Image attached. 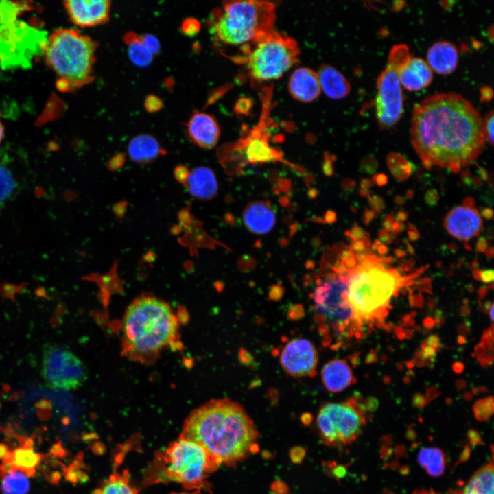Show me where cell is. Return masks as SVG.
I'll list each match as a JSON object with an SVG mask.
<instances>
[{
  "label": "cell",
  "instance_id": "6da1fadb",
  "mask_svg": "<svg viewBox=\"0 0 494 494\" xmlns=\"http://www.w3.org/2000/svg\"><path fill=\"white\" fill-rule=\"evenodd\" d=\"M411 140L426 168L438 165L454 172L476 159L486 141L479 112L454 93L434 94L415 105Z\"/></svg>",
  "mask_w": 494,
  "mask_h": 494
},
{
  "label": "cell",
  "instance_id": "7a4b0ae2",
  "mask_svg": "<svg viewBox=\"0 0 494 494\" xmlns=\"http://www.w3.org/2000/svg\"><path fill=\"white\" fill-rule=\"evenodd\" d=\"M258 436L244 408L226 398L210 400L193 410L180 434L202 446L227 467L236 465L252 453Z\"/></svg>",
  "mask_w": 494,
  "mask_h": 494
},
{
  "label": "cell",
  "instance_id": "3957f363",
  "mask_svg": "<svg viewBox=\"0 0 494 494\" xmlns=\"http://www.w3.org/2000/svg\"><path fill=\"white\" fill-rule=\"evenodd\" d=\"M179 322L169 303L143 295L127 307L122 320L121 351L128 359L149 364L174 343Z\"/></svg>",
  "mask_w": 494,
  "mask_h": 494
},
{
  "label": "cell",
  "instance_id": "277c9868",
  "mask_svg": "<svg viewBox=\"0 0 494 494\" xmlns=\"http://www.w3.org/2000/svg\"><path fill=\"white\" fill-rule=\"evenodd\" d=\"M375 255H365L348 274V302L357 327L387 314L392 298L408 280Z\"/></svg>",
  "mask_w": 494,
  "mask_h": 494
},
{
  "label": "cell",
  "instance_id": "5b68a950",
  "mask_svg": "<svg viewBox=\"0 0 494 494\" xmlns=\"http://www.w3.org/2000/svg\"><path fill=\"white\" fill-rule=\"evenodd\" d=\"M221 464L198 443L179 437L157 451L144 471L141 484L178 483L187 491L207 490V479Z\"/></svg>",
  "mask_w": 494,
  "mask_h": 494
},
{
  "label": "cell",
  "instance_id": "8992f818",
  "mask_svg": "<svg viewBox=\"0 0 494 494\" xmlns=\"http://www.w3.org/2000/svg\"><path fill=\"white\" fill-rule=\"evenodd\" d=\"M274 3L265 1H229L214 10L211 30L217 40L237 47L231 59L237 60L249 47L274 30L276 19Z\"/></svg>",
  "mask_w": 494,
  "mask_h": 494
},
{
  "label": "cell",
  "instance_id": "52a82bcc",
  "mask_svg": "<svg viewBox=\"0 0 494 494\" xmlns=\"http://www.w3.org/2000/svg\"><path fill=\"white\" fill-rule=\"evenodd\" d=\"M97 43L76 29L60 28L49 36L43 47L46 64L59 76L62 91L80 88L94 79Z\"/></svg>",
  "mask_w": 494,
  "mask_h": 494
},
{
  "label": "cell",
  "instance_id": "ba28073f",
  "mask_svg": "<svg viewBox=\"0 0 494 494\" xmlns=\"http://www.w3.org/2000/svg\"><path fill=\"white\" fill-rule=\"evenodd\" d=\"M299 54L293 38L274 30L252 44L236 62L246 66L252 80L268 81L290 69L298 62Z\"/></svg>",
  "mask_w": 494,
  "mask_h": 494
},
{
  "label": "cell",
  "instance_id": "9c48e42d",
  "mask_svg": "<svg viewBox=\"0 0 494 494\" xmlns=\"http://www.w3.org/2000/svg\"><path fill=\"white\" fill-rule=\"evenodd\" d=\"M410 57L406 45H394L390 51L386 68L377 78L376 116L382 129L392 128L401 117L403 94L399 71Z\"/></svg>",
  "mask_w": 494,
  "mask_h": 494
},
{
  "label": "cell",
  "instance_id": "30bf717a",
  "mask_svg": "<svg viewBox=\"0 0 494 494\" xmlns=\"http://www.w3.org/2000/svg\"><path fill=\"white\" fill-rule=\"evenodd\" d=\"M366 423L364 412L355 401L329 403L319 410L316 425L325 445H348L360 436Z\"/></svg>",
  "mask_w": 494,
  "mask_h": 494
},
{
  "label": "cell",
  "instance_id": "8fae6325",
  "mask_svg": "<svg viewBox=\"0 0 494 494\" xmlns=\"http://www.w3.org/2000/svg\"><path fill=\"white\" fill-rule=\"evenodd\" d=\"M348 274L333 270L318 282L313 293L318 318L340 332L357 327L347 299Z\"/></svg>",
  "mask_w": 494,
  "mask_h": 494
},
{
  "label": "cell",
  "instance_id": "7c38bea8",
  "mask_svg": "<svg viewBox=\"0 0 494 494\" xmlns=\"http://www.w3.org/2000/svg\"><path fill=\"white\" fill-rule=\"evenodd\" d=\"M217 155L225 171L230 174H242L248 165L284 161L283 154L270 145L269 137L260 125L235 143L221 147Z\"/></svg>",
  "mask_w": 494,
  "mask_h": 494
},
{
  "label": "cell",
  "instance_id": "4fadbf2b",
  "mask_svg": "<svg viewBox=\"0 0 494 494\" xmlns=\"http://www.w3.org/2000/svg\"><path fill=\"white\" fill-rule=\"evenodd\" d=\"M41 375L45 384L59 390H76L87 379L82 361L66 346L47 343L42 351Z\"/></svg>",
  "mask_w": 494,
  "mask_h": 494
},
{
  "label": "cell",
  "instance_id": "5bb4252c",
  "mask_svg": "<svg viewBox=\"0 0 494 494\" xmlns=\"http://www.w3.org/2000/svg\"><path fill=\"white\" fill-rule=\"evenodd\" d=\"M284 370L293 377H313L318 364L317 351L308 340L295 338L288 342L280 355Z\"/></svg>",
  "mask_w": 494,
  "mask_h": 494
},
{
  "label": "cell",
  "instance_id": "9a60e30c",
  "mask_svg": "<svg viewBox=\"0 0 494 494\" xmlns=\"http://www.w3.org/2000/svg\"><path fill=\"white\" fill-rule=\"evenodd\" d=\"M71 21L81 27L106 23L110 17V1L108 0H75L64 1Z\"/></svg>",
  "mask_w": 494,
  "mask_h": 494
},
{
  "label": "cell",
  "instance_id": "2e32d148",
  "mask_svg": "<svg viewBox=\"0 0 494 494\" xmlns=\"http://www.w3.org/2000/svg\"><path fill=\"white\" fill-rule=\"evenodd\" d=\"M482 225V219L478 210L471 207H456L450 211L445 219V228L448 233L462 241L477 236Z\"/></svg>",
  "mask_w": 494,
  "mask_h": 494
},
{
  "label": "cell",
  "instance_id": "e0dca14e",
  "mask_svg": "<svg viewBox=\"0 0 494 494\" xmlns=\"http://www.w3.org/2000/svg\"><path fill=\"white\" fill-rule=\"evenodd\" d=\"M189 137L197 145L211 149L216 145L220 135V126L211 115L194 112L187 123Z\"/></svg>",
  "mask_w": 494,
  "mask_h": 494
},
{
  "label": "cell",
  "instance_id": "ac0fdd59",
  "mask_svg": "<svg viewBox=\"0 0 494 494\" xmlns=\"http://www.w3.org/2000/svg\"><path fill=\"white\" fill-rule=\"evenodd\" d=\"M242 220L249 231L256 235H265L273 229L276 215L269 202L256 200L246 205Z\"/></svg>",
  "mask_w": 494,
  "mask_h": 494
},
{
  "label": "cell",
  "instance_id": "d6986e66",
  "mask_svg": "<svg viewBox=\"0 0 494 494\" xmlns=\"http://www.w3.org/2000/svg\"><path fill=\"white\" fill-rule=\"evenodd\" d=\"M288 90L292 97L302 102H311L321 93L317 73L306 67L295 69L288 81Z\"/></svg>",
  "mask_w": 494,
  "mask_h": 494
},
{
  "label": "cell",
  "instance_id": "ffe728a7",
  "mask_svg": "<svg viewBox=\"0 0 494 494\" xmlns=\"http://www.w3.org/2000/svg\"><path fill=\"white\" fill-rule=\"evenodd\" d=\"M399 78L400 83L408 90L419 91L430 84L433 73L423 59L411 56L401 67Z\"/></svg>",
  "mask_w": 494,
  "mask_h": 494
},
{
  "label": "cell",
  "instance_id": "44dd1931",
  "mask_svg": "<svg viewBox=\"0 0 494 494\" xmlns=\"http://www.w3.org/2000/svg\"><path fill=\"white\" fill-rule=\"evenodd\" d=\"M21 187V176L14 157L5 150H0V209L16 196Z\"/></svg>",
  "mask_w": 494,
  "mask_h": 494
},
{
  "label": "cell",
  "instance_id": "7402d4cb",
  "mask_svg": "<svg viewBox=\"0 0 494 494\" xmlns=\"http://www.w3.org/2000/svg\"><path fill=\"white\" fill-rule=\"evenodd\" d=\"M428 65L440 75H448L456 69L458 53L454 44L448 41H438L427 51Z\"/></svg>",
  "mask_w": 494,
  "mask_h": 494
},
{
  "label": "cell",
  "instance_id": "603a6c76",
  "mask_svg": "<svg viewBox=\"0 0 494 494\" xmlns=\"http://www.w3.org/2000/svg\"><path fill=\"white\" fill-rule=\"evenodd\" d=\"M185 183L190 193L201 200H210L218 190L215 174L210 168L200 166L189 172Z\"/></svg>",
  "mask_w": 494,
  "mask_h": 494
},
{
  "label": "cell",
  "instance_id": "cb8c5ba5",
  "mask_svg": "<svg viewBox=\"0 0 494 494\" xmlns=\"http://www.w3.org/2000/svg\"><path fill=\"white\" fill-rule=\"evenodd\" d=\"M321 375L325 388L332 392L345 390L354 381L350 366L346 361L340 359H333L325 364Z\"/></svg>",
  "mask_w": 494,
  "mask_h": 494
},
{
  "label": "cell",
  "instance_id": "d4e9b609",
  "mask_svg": "<svg viewBox=\"0 0 494 494\" xmlns=\"http://www.w3.org/2000/svg\"><path fill=\"white\" fill-rule=\"evenodd\" d=\"M43 456L35 451L32 439H24L21 446L10 450L2 460L9 463L16 469L29 477H33L40 464Z\"/></svg>",
  "mask_w": 494,
  "mask_h": 494
},
{
  "label": "cell",
  "instance_id": "484cf974",
  "mask_svg": "<svg viewBox=\"0 0 494 494\" xmlns=\"http://www.w3.org/2000/svg\"><path fill=\"white\" fill-rule=\"evenodd\" d=\"M321 91L329 98L340 99L346 97L351 86L345 76L333 66L325 64L317 73Z\"/></svg>",
  "mask_w": 494,
  "mask_h": 494
},
{
  "label": "cell",
  "instance_id": "4316f807",
  "mask_svg": "<svg viewBox=\"0 0 494 494\" xmlns=\"http://www.w3.org/2000/svg\"><path fill=\"white\" fill-rule=\"evenodd\" d=\"M128 152L132 161L137 163L145 164L156 159L164 153V150L153 136L142 134L130 140L128 146Z\"/></svg>",
  "mask_w": 494,
  "mask_h": 494
},
{
  "label": "cell",
  "instance_id": "83f0119b",
  "mask_svg": "<svg viewBox=\"0 0 494 494\" xmlns=\"http://www.w3.org/2000/svg\"><path fill=\"white\" fill-rule=\"evenodd\" d=\"M139 490L132 482L128 469H115L92 494H139Z\"/></svg>",
  "mask_w": 494,
  "mask_h": 494
},
{
  "label": "cell",
  "instance_id": "f1b7e54d",
  "mask_svg": "<svg viewBox=\"0 0 494 494\" xmlns=\"http://www.w3.org/2000/svg\"><path fill=\"white\" fill-rule=\"evenodd\" d=\"M494 475L492 462L480 468L469 480L462 494H494Z\"/></svg>",
  "mask_w": 494,
  "mask_h": 494
},
{
  "label": "cell",
  "instance_id": "f546056e",
  "mask_svg": "<svg viewBox=\"0 0 494 494\" xmlns=\"http://www.w3.org/2000/svg\"><path fill=\"white\" fill-rule=\"evenodd\" d=\"M419 464L432 477L442 475L445 469V454L436 447H424L418 453Z\"/></svg>",
  "mask_w": 494,
  "mask_h": 494
},
{
  "label": "cell",
  "instance_id": "4dcf8cb0",
  "mask_svg": "<svg viewBox=\"0 0 494 494\" xmlns=\"http://www.w3.org/2000/svg\"><path fill=\"white\" fill-rule=\"evenodd\" d=\"M123 40L127 45L128 55L134 64L143 67L152 63L153 55L143 44L139 35L128 32L125 34Z\"/></svg>",
  "mask_w": 494,
  "mask_h": 494
},
{
  "label": "cell",
  "instance_id": "1f68e13d",
  "mask_svg": "<svg viewBox=\"0 0 494 494\" xmlns=\"http://www.w3.org/2000/svg\"><path fill=\"white\" fill-rule=\"evenodd\" d=\"M0 479L2 494H27L30 491L28 476L16 469L0 473Z\"/></svg>",
  "mask_w": 494,
  "mask_h": 494
},
{
  "label": "cell",
  "instance_id": "d6a6232c",
  "mask_svg": "<svg viewBox=\"0 0 494 494\" xmlns=\"http://www.w3.org/2000/svg\"><path fill=\"white\" fill-rule=\"evenodd\" d=\"M387 163L391 172L399 180H405L412 173V165L400 154H389Z\"/></svg>",
  "mask_w": 494,
  "mask_h": 494
},
{
  "label": "cell",
  "instance_id": "836d02e7",
  "mask_svg": "<svg viewBox=\"0 0 494 494\" xmlns=\"http://www.w3.org/2000/svg\"><path fill=\"white\" fill-rule=\"evenodd\" d=\"M476 418L480 421L489 419L493 412V401L492 397H488L478 401L473 407Z\"/></svg>",
  "mask_w": 494,
  "mask_h": 494
},
{
  "label": "cell",
  "instance_id": "e575fe53",
  "mask_svg": "<svg viewBox=\"0 0 494 494\" xmlns=\"http://www.w3.org/2000/svg\"><path fill=\"white\" fill-rule=\"evenodd\" d=\"M200 30V23L195 18H186L181 24L182 32L188 36L196 35Z\"/></svg>",
  "mask_w": 494,
  "mask_h": 494
},
{
  "label": "cell",
  "instance_id": "d590c367",
  "mask_svg": "<svg viewBox=\"0 0 494 494\" xmlns=\"http://www.w3.org/2000/svg\"><path fill=\"white\" fill-rule=\"evenodd\" d=\"M140 38L145 47L152 55H158L161 51V45L158 38L151 34H144Z\"/></svg>",
  "mask_w": 494,
  "mask_h": 494
},
{
  "label": "cell",
  "instance_id": "8d00e7d4",
  "mask_svg": "<svg viewBox=\"0 0 494 494\" xmlns=\"http://www.w3.org/2000/svg\"><path fill=\"white\" fill-rule=\"evenodd\" d=\"M493 111L489 112L482 119V127L483 132L484 134L485 139L491 144H493Z\"/></svg>",
  "mask_w": 494,
  "mask_h": 494
},
{
  "label": "cell",
  "instance_id": "74e56055",
  "mask_svg": "<svg viewBox=\"0 0 494 494\" xmlns=\"http://www.w3.org/2000/svg\"><path fill=\"white\" fill-rule=\"evenodd\" d=\"M163 106L162 100L157 96L149 95L147 96L144 106L149 113H155L159 111Z\"/></svg>",
  "mask_w": 494,
  "mask_h": 494
},
{
  "label": "cell",
  "instance_id": "f35d334b",
  "mask_svg": "<svg viewBox=\"0 0 494 494\" xmlns=\"http://www.w3.org/2000/svg\"><path fill=\"white\" fill-rule=\"evenodd\" d=\"M349 237H350L353 241L368 237V233L356 225L349 232Z\"/></svg>",
  "mask_w": 494,
  "mask_h": 494
},
{
  "label": "cell",
  "instance_id": "ab89813d",
  "mask_svg": "<svg viewBox=\"0 0 494 494\" xmlns=\"http://www.w3.org/2000/svg\"><path fill=\"white\" fill-rule=\"evenodd\" d=\"M493 270H478V279H481L484 283H490L493 280Z\"/></svg>",
  "mask_w": 494,
  "mask_h": 494
},
{
  "label": "cell",
  "instance_id": "60d3db41",
  "mask_svg": "<svg viewBox=\"0 0 494 494\" xmlns=\"http://www.w3.org/2000/svg\"><path fill=\"white\" fill-rule=\"evenodd\" d=\"M369 203L373 209L378 211H381L384 207V202L382 200L377 196L369 198Z\"/></svg>",
  "mask_w": 494,
  "mask_h": 494
},
{
  "label": "cell",
  "instance_id": "b9f144b4",
  "mask_svg": "<svg viewBox=\"0 0 494 494\" xmlns=\"http://www.w3.org/2000/svg\"><path fill=\"white\" fill-rule=\"evenodd\" d=\"M438 200V194L436 191L432 189L427 191L425 195L426 202L430 205H434Z\"/></svg>",
  "mask_w": 494,
  "mask_h": 494
},
{
  "label": "cell",
  "instance_id": "7bdbcfd3",
  "mask_svg": "<svg viewBox=\"0 0 494 494\" xmlns=\"http://www.w3.org/2000/svg\"><path fill=\"white\" fill-rule=\"evenodd\" d=\"M480 95L482 102L489 101L493 97V91L490 87L484 86L481 89Z\"/></svg>",
  "mask_w": 494,
  "mask_h": 494
},
{
  "label": "cell",
  "instance_id": "ee69618b",
  "mask_svg": "<svg viewBox=\"0 0 494 494\" xmlns=\"http://www.w3.org/2000/svg\"><path fill=\"white\" fill-rule=\"evenodd\" d=\"M188 174L189 172H187L186 168L183 166L177 167L175 172V175L176 178L184 183L187 177Z\"/></svg>",
  "mask_w": 494,
  "mask_h": 494
},
{
  "label": "cell",
  "instance_id": "f6af8a7d",
  "mask_svg": "<svg viewBox=\"0 0 494 494\" xmlns=\"http://www.w3.org/2000/svg\"><path fill=\"white\" fill-rule=\"evenodd\" d=\"M51 453L55 456H62L64 453V450L62 449L60 443L56 444L53 446L51 449Z\"/></svg>",
  "mask_w": 494,
  "mask_h": 494
},
{
  "label": "cell",
  "instance_id": "bcb514c9",
  "mask_svg": "<svg viewBox=\"0 0 494 494\" xmlns=\"http://www.w3.org/2000/svg\"><path fill=\"white\" fill-rule=\"evenodd\" d=\"M10 449L8 448V446L3 443H0V460H3L8 453L9 452Z\"/></svg>",
  "mask_w": 494,
  "mask_h": 494
},
{
  "label": "cell",
  "instance_id": "7dc6e473",
  "mask_svg": "<svg viewBox=\"0 0 494 494\" xmlns=\"http://www.w3.org/2000/svg\"><path fill=\"white\" fill-rule=\"evenodd\" d=\"M487 247V242L484 238L481 237L479 239L477 244V250L480 252H484Z\"/></svg>",
  "mask_w": 494,
  "mask_h": 494
},
{
  "label": "cell",
  "instance_id": "c3c4849f",
  "mask_svg": "<svg viewBox=\"0 0 494 494\" xmlns=\"http://www.w3.org/2000/svg\"><path fill=\"white\" fill-rule=\"evenodd\" d=\"M375 180L377 185H384L387 182V177L383 174H379L375 176Z\"/></svg>",
  "mask_w": 494,
  "mask_h": 494
},
{
  "label": "cell",
  "instance_id": "681fc988",
  "mask_svg": "<svg viewBox=\"0 0 494 494\" xmlns=\"http://www.w3.org/2000/svg\"><path fill=\"white\" fill-rule=\"evenodd\" d=\"M329 159L326 158V161L324 165L325 172L328 175H331L333 173V168Z\"/></svg>",
  "mask_w": 494,
  "mask_h": 494
},
{
  "label": "cell",
  "instance_id": "f907efd6",
  "mask_svg": "<svg viewBox=\"0 0 494 494\" xmlns=\"http://www.w3.org/2000/svg\"><path fill=\"white\" fill-rule=\"evenodd\" d=\"M370 187V181L366 179H364L361 183V188L362 189V195L364 193H367L368 189Z\"/></svg>",
  "mask_w": 494,
  "mask_h": 494
},
{
  "label": "cell",
  "instance_id": "816d5d0a",
  "mask_svg": "<svg viewBox=\"0 0 494 494\" xmlns=\"http://www.w3.org/2000/svg\"><path fill=\"white\" fill-rule=\"evenodd\" d=\"M482 215L486 219H492L493 218V211L492 209L489 208L484 209L482 211Z\"/></svg>",
  "mask_w": 494,
  "mask_h": 494
},
{
  "label": "cell",
  "instance_id": "f5cc1de1",
  "mask_svg": "<svg viewBox=\"0 0 494 494\" xmlns=\"http://www.w3.org/2000/svg\"><path fill=\"white\" fill-rule=\"evenodd\" d=\"M171 494H202L201 490H195V491H187L185 492H179V493H174Z\"/></svg>",
  "mask_w": 494,
  "mask_h": 494
},
{
  "label": "cell",
  "instance_id": "db71d44e",
  "mask_svg": "<svg viewBox=\"0 0 494 494\" xmlns=\"http://www.w3.org/2000/svg\"><path fill=\"white\" fill-rule=\"evenodd\" d=\"M4 131H5V130H4V126H3L2 122H1V120H0V143L1 142V141H2L3 138Z\"/></svg>",
  "mask_w": 494,
  "mask_h": 494
},
{
  "label": "cell",
  "instance_id": "11a10c76",
  "mask_svg": "<svg viewBox=\"0 0 494 494\" xmlns=\"http://www.w3.org/2000/svg\"><path fill=\"white\" fill-rule=\"evenodd\" d=\"M414 494H438V493H435L434 491H417V492H416V493H414Z\"/></svg>",
  "mask_w": 494,
  "mask_h": 494
},
{
  "label": "cell",
  "instance_id": "9f6ffc18",
  "mask_svg": "<svg viewBox=\"0 0 494 494\" xmlns=\"http://www.w3.org/2000/svg\"><path fill=\"white\" fill-rule=\"evenodd\" d=\"M397 217L398 220H403L406 218V214L405 213L401 212L397 215Z\"/></svg>",
  "mask_w": 494,
  "mask_h": 494
},
{
  "label": "cell",
  "instance_id": "6f0895ef",
  "mask_svg": "<svg viewBox=\"0 0 494 494\" xmlns=\"http://www.w3.org/2000/svg\"><path fill=\"white\" fill-rule=\"evenodd\" d=\"M447 494H462L461 489L460 490H450Z\"/></svg>",
  "mask_w": 494,
  "mask_h": 494
}]
</instances>
